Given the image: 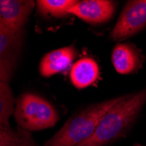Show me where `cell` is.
<instances>
[{"instance_id":"cell-5","label":"cell","mask_w":146,"mask_h":146,"mask_svg":"<svg viewBox=\"0 0 146 146\" xmlns=\"http://www.w3.org/2000/svg\"><path fill=\"white\" fill-rule=\"evenodd\" d=\"M146 27V0L128 1L119 16L110 38L122 41L136 35Z\"/></svg>"},{"instance_id":"cell-4","label":"cell","mask_w":146,"mask_h":146,"mask_svg":"<svg viewBox=\"0 0 146 146\" xmlns=\"http://www.w3.org/2000/svg\"><path fill=\"white\" fill-rule=\"evenodd\" d=\"M23 37V29H15L0 23V81L9 82L14 74Z\"/></svg>"},{"instance_id":"cell-12","label":"cell","mask_w":146,"mask_h":146,"mask_svg":"<svg viewBox=\"0 0 146 146\" xmlns=\"http://www.w3.org/2000/svg\"><path fill=\"white\" fill-rule=\"evenodd\" d=\"M78 1L75 0H38V11L44 15L65 18L69 15V10Z\"/></svg>"},{"instance_id":"cell-2","label":"cell","mask_w":146,"mask_h":146,"mask_svg":"<svg viewBox=\"0 0 146 146\" xmlns=\"http://www.w3.org/2000/svg\"><path fill=\"white\" fill-rule=\"evenodd\" d=\"M119 97L91 105L72 116L44 146H78L86 142L94 135L102 117L118 102Z\"/></svg>"},{"instance_id":"cell-7","label":"cell","mask_w":146,"mask_h":146,"mask_svg":"<svg viewBox=\"0 0 146 146\" xmlns=\"http://www.w3.org/2000/svg\"><path fill=\"white\" fill-rule=\"evenodd\" d=\"M35 5L32 0H0V23L22 29Z\"/></svg>"},{"instance_id":"cell-6","label":"cell","mask_w":146,"mask_h":146,"mask_svg":"<svg viewBox=\"0 0 146 146\" xmlns=\"http://www.w3.org/2000/svg\"><path fill=\"white\" fill-rule=\"evenodd\" d=\"M115 11V3L110 0L78 1L69 10L74 15L89 24H102L109 21Z\"/></svg>"},{"instance_id":"cell-3","label":"cell","mask_w":146,"mask_h":146,"mask_svg":"<svg viewBox=\"0 0 146 146\" xmlns=\"http://www.w3.org/2000/svg\"><path fill=\"white\" fill-rule=\"evenodd\" d=\"M13 115L18 125L27 131L52 128L59 121V115L54 106L44 98L31 93L19 97Z\"/></svg>"},{"instance_id":"cell-10","label":"cell","mask_w":146,"mask_h":146,"mask_svg":"<svg viewBox=\"0 0 146 146\" xmlns=\"http://www.w3.org/2000/svg\"><path fill=\"white\" fill-rule=\"evenodd\" d=\"M99 75L100 68L97 62L87 57L78 60L70 70V80L77 88H85L94 84Z\"/></svg>"},{"instance_id":"cell-1","label":"cell","mask_w":146,"mask_h":146,"mask_svg":"<svg viewBox=\"0 0 146 146\" xmlns=\"http://www.w3.org/2000/svg\"><path fill=\"white\" fill-rule=\"evenodd\" d=\"M146 102V88L122 96L101 119L89 139L78 146H106L125 136Z\"/></svg>"},{"instance_id":"cell-8","label":"cell","mask_w":146,"mask_h":146,"mask_svg":"<svg viewBox=\"0 0 146 146\" xmlns=\"http://www.w3.org/2000/svg\"><path fill=\"white\" fill-rule=\"evenodd\" d=\"M111 60L117 73L129 74L135 73L141 68L143 57L133 44L120 43L114 47Z\"/></svg>"},{"instance_id":"cell-11","label":"cell","mask_w":146,"mask_h":146,"mask_svg":"<svg viewBox=\"0 0 146 146\" xmlns=\"http://www.w3.org/2000/svg\"><path fill=\"white\" fill-rule=\"evenodd\" d=\"M0 146H36L30 131L12 129L10 124L0 125Z\"/></svg>"},{"instance_id":"cell-9","label":"cell","mask_w":146,"mask_h":146,"mask_svg":"<svg viewBox=\"0 0 146 146\" xmlns=\"http://www.w3.org/2000/svg\"><path fill=\"white\" fill-rule=\"evenodd\" d=\"M76 56L74 46H65L51 51L41 59L39 63V73L45 77H50L68 70Z\"/></svg>"},{"instance_id":"cell-14","label":"cell","mask_w":146,"mask_h":146,"mask_svg":"<svg viewBox=\"0 0 146 146\" xmlns=\"http://www.w3.org/2000/svg\"><path fill=\"white\" fill-rule=\"evenodd\" d=\"M135 146H143V145H140V144H136Z\"/></svg>"},{"instance_id":"cell-13","label":"cell","mask_w":146,"mask_h":146,"mask_svg":"<svg viewBox=\"0 0 146 146\" xmlns=\"http://www.w3.org/2000/svg\"><path fill=\"white\" fill-rule=\"evenodd\" d=\"M15 100L8 82L0 81V125L9 124L10 117L14 114Z\"/></svg>"}]
</instances>
